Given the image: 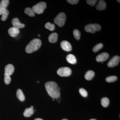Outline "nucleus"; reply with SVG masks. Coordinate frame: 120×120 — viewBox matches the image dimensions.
I'll use <instances>...</instances> for the list:
<instances>
[{
	"label": "nucleus",
	"mask_w": 120,
	"mask_h": 120,
	"mask_svg": "<svg viewBox=\"0 0 120 120\" xmlns=\"http://www.w3.org/2000/svg\"><path fill=\"white\" fill-rule=\"evenodd\" d=\"M9 11L7 9H5L4 11L3 12L2 14V17L1 18V20L2 21H4L6 20L8 18V16L9 14Z\"/></svg>",
	"instance_id": "b1692460"
},
{
	"label": "nucleus",
	"mask_w": 120,
	"mask_h": 120,
	"mask_svg": "<svg viewBox=\"0 0 120 120\" xmlns=\"http://www.w3.org/2000/svg\"><path fill=\"white\" fill-rule=\"evenodd\" d=\"M79 1L78 0H67V2L72 4H75L78 3Z\"/></svg>",
	"instance_id": "c756f323"
},
{
	"label": "nucleus",
	"mask_w": 120,
	"mask_h": 120,
	"mask_svg": "<svg viewBox=\"0 0 120 120\" xmlns=\"http://www.w3.org/2000/svg\"><path fill=\"white\" fill-rule=\"evenodd\" d=\"M79 92L80 94L84 97H86L88 95L87 91L83 88H81L79 89Z\"/></svg>",
	"instance_id": "bb28decb"
},
{
	"label": "nucleus",
	"mask_w": 120,
	"mask_h": 120,
	"mask_svg": "<svg viewBox=\"0 0 120 120\" xmlns=\"http://www.w3.org/2000/svg\"><path fill=\"white\" fill-rule=\"evenodd\" d=\"M57 38L58 34L56 32H54L50 35L49 37V41L50 43H56L57 41Z\"/></svg>",
	"instance_id": "dca6fc26"
},
{
	"label": "nucleus",
	"mask_w": 120,
	"mask_h": 120,
	"mask_svg": "<svg viewBox=\"0 0 120 120\" xmlns=\"http://www.w3.org/2000/svg\"><path fill=\"white\" fill-rule=\"evenodd\" d=\"M61 48L66 52H70L72 49L71 45V43L67 41H62L60 43Z\"/></svg>",
	"instance_id": "0eeeda50"
},
{
	"label": "nucleus",
	"mask_w": 120,
	"mask_h": 120,
	"mask_svg": "<svg viewBox=\"0 0 120 120\" xmlns=\"http://www.w3.org/2000/svg\"><path fill=\"white\" fill-rule=\"evenodd\" d=\"M8 32L9 34L11 37L14 38L18 35L19 34L20 31L19 29L12 27L9 29Z\"/></svg>",
	"instance_id": "9b49d317"
},
{
	"label": "nucleus",
	"mask_w": 120,
	"mask_h": 120,
	"mask_svg": "<svg viewBox=\"0 0 120 120\" xmlns=\"http://www.w3.org/2000/svg\"><path fill=\"white\" fill-rule=\"evenodd\" d=\"M86 2L88 4L91 6H94L97 2V0H87Z\"/></svg>",
	"instance_id": "c85d7f7f"
},
{
	"label": "nucleus",
	"mask_w": 120,
	"mask_h": 120,
	"mask_svg": "<svg viewBox=\"0 0 120 120\" xmlns=\"http://www.w3.org/2000/svg\"><path fill=\"white\" fill-rule=\"evenodd\" d=\"M30 107L31 108H34V106H31Z\"/></svg>",
	"instance_id": "72a5a7b5"
},
{
	"label": "nucleus",
	"mask_w": 120,
	"mask_h": 120,
	"mask_svg": "<svg viewBox=\"0 0 120 120\" xmlns=\"http://www.w3.org/2000/svg\"><path fill=\"white\" fill-rule=\"evenodd\" d=\"M103 46V45L102 43H99L98 44H97L93 48V51L94 52H97L100 50L102 48Z\"/></svg>",
	"instance_id": "a878e982"
},
{
	"label": "nucleus",
	"mask_w": 120,
	"mask_h": 120,
	"mask_svg": "<svg viewBox=\"0 0 120 120\" xmlns=\"http://www.w3.org/2000/svg\"><path fill=\"white\" fill-rule=\"evenodd\" d=\"M12 24L13 27L19 29L23 28L25 27V25L20 22L19 20L17 18H15L12 20Z\"/></svg>",
	"instance_id": "6e6552de"
},
{
	"label": "nucleus",
	"mask_w": 120,
	"mask_h": 120,
	"mask_svg": "<svg viewBox=\"0 0 120 120\" xmlns=\"http://www.w3.org/2000/svg\"><path fill=\"white\" fill-rule=\"evenodd\" d=\"M109 57V55L107 52H103L99 54L96 57V60L98 62H102L106 60Z\"/></svg>",
	"instance_id": "1a4fd4ad"
},
{
	"label": "nucleus",
	"mask_w": 120,
	"mask_h": 120,
	"mask_svg": "<svg viewBox=\"0 0 120 120\" xmlns=\"http://www.w3.org/2000/svg\"><path fill=\"white\" fill-rule=\"evenodd\" d=\"M45 27L46 29L52 31L55 29V26L54 24L51 23L49 22L46 23L45 25Z\"/></svg>",
	"instance_id": "4be33fe9"
},
{
	"label": "nucleus",
	"mask_w": 120,
	"mask_h": 120,
	"mask_svg": "<svg viewBox=\"0 0 120 120\" xmlns=\"http://www.w3.org/2000/svg\"><path fill=\"white\" fill-rule=\"evenodd\" d=\"M117 1H118V2H119V3H120V0H117Z\"/></svg>",
	"instance_id": "c9c22d12"
},
{
	"label": "nucleus",
	"mask_w": 120,
	"mask_h": 120,
	"mask_svg": "<svg viewBox=\"0 0 120 120\" xmlns=\"http://www.w3.org/2000/svg\"><path fill=\"white\" fill-rule=\"evenodd\" d=\"M90 120H96V119H90Z\"/></svg>",
	"instance_id": "473e14b6"
},
{
	"label": "nucleus",
	"mask_w": 120,
	"mask_h": 120,
	"mask_svg": "<svg viewBox=\"0 0 120 120\" xmlns=\"http://www.w3.org/2000/svg\"><path fill=\"white\" fill-rule=\"evenodd\" d=\"M66 59L67 61L71 64H75L77 62L76 58L74 55L72 54H69L67 56Z\"/></svg>",
	"instance_id": "2eb2a0df"
},
{
	"label": "nucleus",
	"mask_w": 120,
	"mask_h": 120,
	"mask_svg": "<svg viewBox=\"0 0 120 120\" xmlns=\"http://www.w3.org/2000/svg\"><path fill=\"white\" fill-rule=\"evenodd\" d=\"M34 120H42L41 118H36V119H35Z\"/></svg>",
	"instance_id": "2f4dec72"
},
{
	"label": "nucleus",
	"mask_w": 120,
	"mask_h": 120,
	"mask_svg": "<svg viewBox=\"0 0 120 120\" xmlns=\"http://www.w3.org/2000/svg\"><path fill=\"white\" fill-rule=\"evenodd\" d=\"M67 120V119H63V120Z\"/></svg>",
	"instance_id": "f704fd0d"
},
{
	"label": "nucleus",
	"mask_w": 120,
	"mask_h": 120,
	"mask_svg": "<svg viewBox=\"0 0 120 120\" xmlns=\"http://www.w3.org/2000/svg\"><path fill=\"white\" fill-rule=\"evenodd\" d=\"M4 81L5 83L7 84H8L11 82V78L10 76L4 74Z\"/></svg>",
	"instance_id": "cd10ccee"
},
{
	"label": "nucleus",
	"mask_w": 120,
	"mask_h": 120,
	"mask_svg": "<svg viewBox=\"0 0 120 120\" xmlns=\"http://www.w3.org/2000/svg\"><path fill=\"white\" fill-rule=\"evenodd\" d=\"M109 99L106 97L102 98L101 100V104L103 107H107L109 104Z\"/></svg>",
	"instance_id": "aec40b11"
},
{
	"label": "nucleus",
	"mask_w": 120,
	"mask_h": 120,
	"mask_svg": "<svg viewBox=\"0 0 120 120\" xmlns=\"http://www.w3.org/2000/svg\"><path fill=\"white\" fill-rule=\"evenodd\" d=\"M46 8V3L44 2H41L33 6L32 9L35 13L40 14L43 13L44 10Z\"/></svg>",
	"instance_id": "20e7f679"
},
{
	"label": "nucleus",
	"mask_w": 120,
	"mask_h": 120,
	"mask_svg": "<svg viewBox=\"0 0 120 120\" xmlns=\"http://www.w3.org/2000/svg\"><path fill=\"white\" fill-rule=\"evenodd\" d=\"M73 34L74 37L76 40H79L80 37V32L79 30L75 29L73 31Z\"/></svg>",
	"instance_id": "393cba45"
},
{
	"label": "nucleus",
	"mask_w": 120,
	"mask_h": 120,
	"mask_svg": "<svg viewBox=\"0 0 120 120\" xmlns=\"http://www.w3.org/2000/svg\"><path fill=\"white\" fill-rule=\"evenodd\" d=\"M8 0H2L0 2V15H2L3 12L6 9L9 4Z\"/></svg>",
	"instance_id": "f8f14e48"
},
{
	"label": "nucleus",
	"mask_w": 120,
	"mask_h": 120,
	"mask_svg": "<svg viewBox=\"0 0 120 120\" xmlns=\"http://www.w3.org/2000/svg\"><path fill=\"white\" fill-rule=\"evenodd\" d=\"M25 13L26 15L30 16L31 17H33L35 15V12L32 8H26L25 9Z\"/></svg>",
	"instance_id": "412c9836"
},
{
	"label": "nucleus",
	"mask_w": 120,
	"mask_h": 120,
	"mask_svg": "<svg viewBox=\"0 0 120 120\" xmlns=\"http://www.w3.org/2000/svg\"><path fill=\"white\" fill-rule=\"evenodd\" d=\"M45 87L49 95L53 98H57L60 97V93L58 90V86L56 82L50 81L45 84Z\"/></svg>",
	"instance_id": "f257e3e1"
},
{
	"label": "nucleus",
	"mask_w": 120,
	"mask_h": 120,
	"mask_svg": "<svg viewBox=\"0 0 120 120\" xmlns=\"http://www.w3.org/2000/svg\"><path fill=\"white\" fill-rule=\"evenodd\" d=\"M120 58L119 56H114L107 63V66L109 68H113L117 66L120 61Z\"/></svg>",
	"instance_id": "423d86ee"
},
{
	"label": "nucleus",
	"mask_w": 120,
	"mask_h": 120,
	"mask_svg": "<svg viewBox=\"0 0 120 120\" xmlns=\"http://www.w3.org/2000/svg\"><path fill=\"white\" fill-rule=\"evenodd\" d=\"M84 29L86 32L90 33H94L97 31L94 24H90L86 25L85 26Z\"/></svg>",
	"instance_id": "ddd939ff"
},
{
	"label": "nucleus",
	"mask_w": 120,
	"mask_h": 120,
	"mask_svg": "<svg viewBox=\"0 0 120 120\" xmlns=\"http://www.w3.org/2000/svg\"><path fill=\"white\" fill-rule=\"evenodd\" d=\"M16 96L17 98L21 101H23L25 100V97L22 91L20 89H18L16 92Z\"/></svg>",
	"instance_id": "6ab92c4d"
},
{
	"label": "nucleus",
	"mask_w": 120,
	"mask_h": 120,
	"mask_svg": "<svg viewBox=\"0 0 120 120\" xmlns=\"http://www.w3.org/2000/svg\"><path fill=\"white\" fill-rule=\"evenodd\" d=\"M38 36H39V37H40V35L39 34V35H38Z\"/></svg>",
	"instance_id": "e433bc0d"
},
{
	"label": "nucleus",
	"mask_w": 120,
	"mask_h": 120,
	"mask_svg": "<svg viewBox=\"0 0 120 120\" xmlns=\"http://www.w3.org/2000/svg\"><path fill=\"white\" fill-rule=\"evenodd\" d=\"M41 41L38 39H34L31 41L26 48V51L28 53H31L38 50L41 47Z\"/></svg>",
	"instance_id": "f03ea898"
},
{
	"label": "nucleus",
	"mask_w": 120,
	"mask_h": 120,
	"mask_svg": "<svg viewBox=\"0 0 120 120\" xmlns=\"http://www.w3.org/2000/svg\"><path fill=\"white\" fill-rule=\"evenodd\" d=\"M15 70L14 66L11 64H8L6 65L5 68V75L10 76L12 75Z\"/></svg>",
	"instance_id": "9d476101"
},
{
	"label": "nucleus",
	"mask_w": 120,
	"mask_h": 120,
	"mask_svg": "<svg viewBox=\"0 0 120 120\" xmlns=\"http://www.w3.org/2000/svg\"><path fill=\"white\" fill-rule=\"evenodd\" d=\"M34 112V108H31V107L26 108L24 112V116L26 117H29L33 114Z\"/></svg>",
	"instance_id": "f3484780"
},
{
	"label": "nucleus",
	"mask_w": 120,
	"mask_h": 120,
	"mask_svg": "<svg viewBox=\"0 0 120 120\" xmlns=\"http://www.w3.org/2000/svg\"><path fill=\"white\" fill-rule=\"evenodd\" d=\"M66 19L65 14L64 12H61L56 16L54 22L59 26L62 27L64 25Z\"/></svg>",
	"instance_id": "7ed1b4c3"
},
{
	"label": "nucleus",
	"mask_w": 120,
	"mask_h": 120,
	"mask_svg": "<svg viewBox=\"0 0 120 120\" xmlns=\"http://www.w3.org/2000/svg\"><path fill=\"white\" fill-rule=\"evenodd\" d=\"M117 79V77L116 76H108L106 79V81L107 82H112L116 81Z\"/></svg>",
	"instance_id": "5701e85b"
},
{
	"label": "nucleus",
	"mask_w": 120,
	"mask_h": 120,
	"mask_svg": "<svg viewBox=\"0 0 120 120\" xmlns=\"http://www.w3.org/2000/svg\"><path fill=\"white\" fill-rule=\"evenodd\" d=\"M72 71L68 67H62L58 69L57 71V74L62 77H67L71 74Z\"/></svg>",
	"instance_id": "39448f33"
},
{
	"label": "nucleus",
	"mask_w": 120,
	"mask_h": 120,
	"mask_svg": "<svg viewBox=\"0 0 120 120\" xmlns=\"http://www.w3.org/2000/svg\"><path fill=\"white\" fill-rule=\"evenodd\" d=\"M95 75L94 72L92 71H89L86 72L85 75V79L87 80H91L94 78Z\"/></svg>",
	"instance_id": "a211bd4d"
},
{
	"label": "nucleus",
	"mask_w": 120,
	"mask_h": 120,
	"mask_svg": "<svg viewBox=\"0 0 120 120\" xmlns=\"http://www.w3.org/2000/svg\"><path fill=\"white\" fill-rule=\"evenodd\" d=\"M106 3L104 0H101L99 1L98 4L96 6V9L98 11H102L104 10L106 8Z\"/></svg>",
	"instance_id": "4468645a"
},
{
	"label": "nucleus",
	"mask_w": 120,
	"mask_h": 120,
	"mask_svg": "<svg viewBox=\"0 0 120 120\" xmlns=\"http://www.w3.org/2000/svg\"><path fill=\"white\" fill-rule=\"evenodd\" d=\"M94 24L97 31H99L101 30V26L100 25L97 23H95Z\"/></svg>",
	"instance_id": "7c9ffc66"
}]
</instances>
